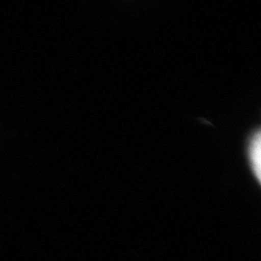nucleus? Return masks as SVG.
<instances>
[{
    "instance_id": "obj_1",
    "label": "nucleus",
    "mask_w": 261,
    "mask_h": 261,
    "mask_svg": "<svg viewBox=\"0 0 261 261\" xmlns=\"http://www.w3.org/2000/svg\"><path fill=\"white\" fill-rule=\"evenodd\" d=\"M244 154L247 166L258 185L261 184V130L257 126L245 139Z\"/></svg>"
}]
</instances>
